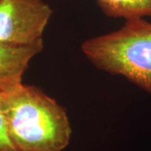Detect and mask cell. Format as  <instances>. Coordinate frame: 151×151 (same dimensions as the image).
Segmentation results:
<instances>
[{
	"mask_svg": "<svg viewBox=\"0 0 151 151\" xmlns=\"http://www.w3.org/2000/svg\"><path fill=\"white\" fill-rule=\"evenodd\" d=\"M43 49V39L29 45L0 41V92L21 84L30 60Z\"/></svg>",
	"mask_w": 151,
	"mask_h": 151,
	"instance_id": "cell-4",
	"label": "cell"
},
{
	"mask_svg": "<svg viewBox=\"0 0 151 151\" xmlns=\"http://www.w3.org/2000/svg\"><path fill=\"white\" fill-rule=\"evenodd\" d=\"M81 50L98 70L121 76L151 96V22L126 19L119 29L85 40Z\"/></svg>",
	"mask_w": 151,
	"mask_h": 151,
	"instance_id": "cell-2",
	"label": "cell"
},
{
	"mask_svg": "<svg viewBox=\"0 0 151 151\" xmlns=\"http://www.w3.org/2000/svg\"><path fill=\"white\" fill-rule=\"evenodd\" d=\"M53 12L44 0H0V41L29 45L43 39Z\"/></svg>",
	"mask_w": 151,
	"mask_h": 151,
	"instance_id": "cell-3",
	"label": "cell"
},
{
	"mask_svg": "<svg viewBox=\"0 0 151 151\" xmlns=\"http://www.w3.org/2000/svg\"><path fill=\"white\" fill-rule=\"evenodd\" d=\"M0 151H19L9 133L5 118L0 109Z\"/></svg>",
	"mask_w": 151,
	"mask_h": 151,
	"instance_id": "cell-6",
	"label": "cell"
},
{
	"mask_svg": "<svg viewBox=\"0 0 151 151\" xmlns=\"http://www.w3.org/2000/svg\"><path fill=\"white\" fill-rule=\"evenodd\" d=\"M0 109L19 151H62L70 144L65 108L37 86L21 83L0 92Z\"/></svg>",
	"mask_w": 151,
	"mask_h": 151,
	"instance_id": "cell-1",
	"label": "cell"
},
{
	"mask_svg": "<svg viewBox=\"0 0 151 151\" xmlns=\"http://www.w3.org/2000/svg\"><path fill=\"white\" fill-rule=\"evenodd\" d=\"M106 16L126 19L151 17V0H96Z\"/></svg>",
	"mask_w": 151,
	"mask_h": 151,
	"instance_id": "cell-5",
	"label": "cell"
}]
</instances>
